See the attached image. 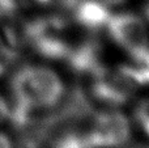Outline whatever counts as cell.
Wrapping results in <instances>:
<instances>
[{"label":"cell","instance_id":"cell-1","mask_svg":"<svg viewBox=\"0 0 149 148\" xmlns=\"http://www.w3.org/2000/svg\"><path fill=\"white\" fill-rule=\"evenodd\" d=\"M15 106L10 117L17 126H25L37 113L52 110L62 102L65 84L55 70L42 64H25L10 77Z\"/></svg>","mask_w":149,"mask_h":148},{"label":"cell","instance_id":"cell-6","mask_svg":"<svg viewBox=\"0 0 149 148\" xmlns=\"http://www.w3.org/2000/svg\"><path fill=\"white\" fill-rule=\"evenodd\" d=\"M10 114V109L9 106H8L7 101H5V98L0 94V123L3 122V121H5L8 117H9Z\"/></svg>","mask_w":149,"mask_h":148},{"label":"cell","instance_id":"cell-7","mask_svg":"<svg viewBox=\"0 0 149 148\" xmlns=\"http://www.w3.org/2000/svg\"><path fill=\"white\" fill-rule=\"evenodd\" d=\"M0 148H15V144H13L10 136L1 133V131H0Z\"/></svg>","mask_w":149,"mask_h":148},{"label":"cell","instance_id":"cell-4","mask_svg":"<svg viewBox=\"0 0 149 148\" xmlns=\"http://www.w3.org/2000/svg\"><path fill=\"white\" fill-rule=\"evenodd\" d=\"M21 39L18 30L9 21L8 15H0V52L8 59H13L21 50Z\"/></svg>","mask_w":149,"mask_h":148},{"label":"cell","instance_id":"cell-2","mask_svg":"<svg viewBox=\"0 0 149 148\" xmlns=\"http://www.w3.org/2000/svg\"><path fill=\"white\" fill-rule=\"evenodd\" d=\"M109 25L115 42L132 55L149 47V34L143 18L132 15H120L110 18Z\"/></svg>","mask_w":149,"mask_h":148},{"label":"cell","instance_id":"cell-9","mask_svg":"<svg viewBox=\"0 0 149 148\" xmlns=\"http://www.w3.org/2000/svg\"><path fill=\"white\" fill-rule=\"evenodd\" d=\"M38 3H49V4H58V5H62V4H67L68 1L71 0H37Z\"/></svg>","mask_w":149,"mask_h":148},{"label":"cell","instance_id":"cell-5","mask_svg":"<svg viewBox=\"0 0 149 148\" xmlns=\"http://www.w3.org/2000/svg\"><path fill=\"white\" fill-rule=\"evenodd\" d=\"M134 122L149 136V97L137 104L134 112Z\"/></svg>","mask_w":149,"mask_h":148},{"label":"cell","instance_id":"cell-8","mask_svg":"<svg viewBox=\"0 0 149 148\" xmlns=\"http://www.w3.org/2000/svg\"><path fill=\"white\" fill-rule=\"evenodd\" d=\"M8 60H9V59H8L4 54H1V52H0V76L5 72V70H7Z\"/></svg>","mask_w":149,"mask_h":148},{"label":"cell","instance_id":"cell-3","mask_svg":"<svg viewBox=\"0 0 149 148\" xmlns=\"http://www.w3.org/2000/svg\"><path fill=\"white\" fill-rule=\"evenodd\" d=\"M130 119L113 110L106 114H101L95 119L88 139L92 147L115 148L124 144L130 136Z\"/></svg>","mask_w":149,"mask_h":148}]
</instances>
